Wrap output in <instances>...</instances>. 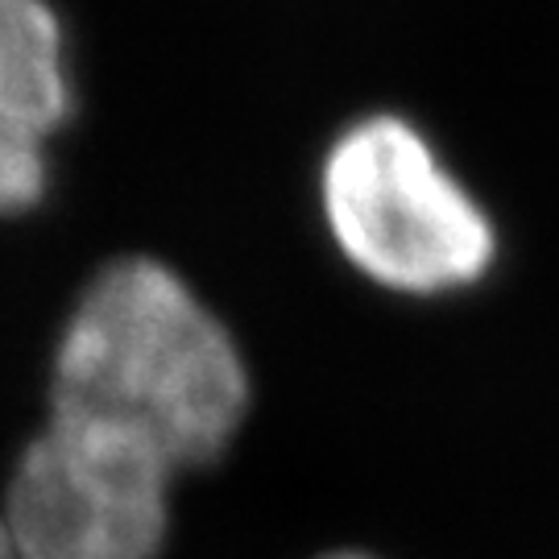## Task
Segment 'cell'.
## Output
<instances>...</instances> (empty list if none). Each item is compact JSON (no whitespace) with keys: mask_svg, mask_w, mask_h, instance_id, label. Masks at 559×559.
Segmentation results:
<instances>
[{"mask_svg":"<svg viewBox=\"0 0 559 559\" xmlns=\"http://www.w3.org/2000/svg\"><path fill=\"white\" fill-rule=\"evenodd\" d=\"M0 559H17V556H13V543H9V531H4V522H0Z\"/></svg>","mask_w":559,"mask_h":559,"instance_id":"cell-5","label":"cell"},{"mask_svg":"<svg viewBox=\"0 0 559 559\" xmlns=\"http://www.w3.org/2000/svg\"><path fill=\"white\" fill-rule=\"evenodd\" d=\"M71 117L67 38L46 0H0V216L46 195V141Z\"/></svg>","mask_w":559,"mask_h":559,"instance_id":"cell-4","label":"cell"},{"mask_svg":"<svg viewBox=\"0 0 559 559\" xmlns=\"http://www.w3.org/2000/svg\"><path fill=\"white\" fill-rule=\"evenodd\" d=\"M175 477L141 443L50 419L9 480L0 522L17 559H158Z\"/></svg>","mask_w":559,"mask_h":559,"instance_id":"cell-3","label":"cell"},{"mask_svg":"<svg viewBox=\"0 0 559 559\" xmlns=\"http://www.w3.org/2000/svg\"><path fill=\"white\" fill-rule=\"evenodd\" d=\"M245 406L237 344L166 265L124 258L83 290L59 340L50 419L112 431L182 473L221 456Z\"/></svg>","mask_w":559,"mask_h":559,"instance_id":"cell-1","label":"cell"},{"mask_svg":"<svg viewBox=\"0 0 559 559\" xmlns=\"http://www.w3.org/2000/svg\"><path fill=\"white\" fill-rule=\"evenodd\" d=\"M332 559H365V556H332Z\"/></svg>","mask_w":559,"mask_h":559,"instance_id":"cell-6","label":"cell"},{"mask_svg":"<svg viewBox=\"0 0 559 559\" xmlns=\"http://www.w3.org/2000/svg\"><path fill=\"white\" fill-rule=\"evenodd\" d=\"M323 216L365 278L452 295L489 274L498 237L431 141L402 117H365L323 162Z\"/></svg>","mask_w":559,"mask_h":559,"instance_id":"cell-2","label":"cell"}]
</instances>
